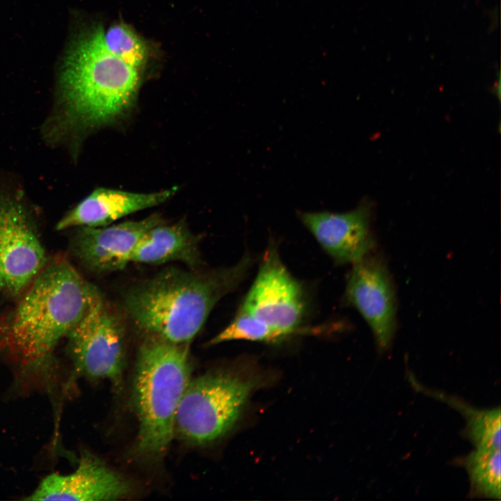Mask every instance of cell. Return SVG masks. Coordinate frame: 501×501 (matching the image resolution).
I'll return each instance as SVG.
<instances>
[{
  "label": "cell",
  "mask_w": 501,
  "mask_h": 501,
  "mask_svg": "<svg viewBox=\"0 0 501 501\" xmlns=\"http://www.w3.org/2000/svg\"><path fill=\"white\" fill-rule=\"evenodd\" d=\"M103 31L100 24L82 28L64 55L41 128L51 147L77 152L89 134L122 120L135 104L143 73L107 50Z\"/></svg>",
  "instance_id": "6da1fadb"
},
{
  "label": "cell",
  "mask_w": 501,
  "mask_h": 501,
  "mask_svg": "<svg viewBox=\"0 0 501 501\" xmlns=\"http://www.w3.org/2000/svg\"><path fill=\"white\" fill-rule=\"evenodd\" d=\"M253 264L246 253L234 265L209 271L166 269L132 286L124 307L145 336L190 343L216 304L234 290Z\"/></svg>",
  "instance_id": "7a4b0ae2"
},
{
  "label": "cell",
  "mask_w": 501,
  "mask_h": 501,
  "mask_svg": "<svg viewBox=\"0 0 501 501\" xmlns=\"http://www.w3.org/2000/svg\"><path fill=\"white\" fill-rule=\"evenodd\" d=\"M8 317L3 343L28 369L44 368L64 337L102 296L65 259L47 263Z\"/></svg>",
  "instance_id": "3957f363"
},
{
  "label": "cell",
  "mask_w": 501,
  "mask_h": 501,
  "mask_svg": "<svg viewBox=\"0 0 501 501\" xmlns=\"http://www.w3.org/2000/svg\"><path fill=\"white\" fill-rule=\"evenodd\" d=\"M189 345L145 336L139 347L132 389L138 424L133 452L139 459L160 460L173 440L176 412L191 380Z\"/></svg>",
  "instance_id": "277c9868"
},
{
  "label": "cell",
  "mask_w": 501,
  "mask_h": 501,
  "mask_svg": "<svg viewBox=\"0 0 501 501\" xmlns=\"http://www.w3.org/2000/svg\"><path fill=\"white\" fill-rule=\"evenodd\" d=\"M308 310L304 286L288 271L271 243L233 319L209 344L230 340L277 343L320 332L321 328L306 326Z\"/></svg>",
  "instance_id": "5b68a950"
},
{
  "label": "cell",
  "mask_w": 501,
  "mask_h": 501,
  "mask_svg": "<svg viewBox=\"0 0 501 501\" xmlns=\"http://www.w3.org/2000/svg\"><path fill=\"white\" fill-rule=\"evenodd\" d=\"M255 378L219 370L191 379L178 406L174 433L200 445L226 434L239 419Z\"/></svg>",
  "instance_id": "8992f818"
},
{
  "label": "cell",
  "mask_w": 501,
  "mask_h": 501,
  "mask_svg": "<svg viewBox=\"0 0 501 501\" xmlns=\"http://www.w3.org/2000/svg\"><path fill=\"white\" fill-rule=\"evenodd\" d=\"M46 261L23 189L0 174V291L22 294Z\"/></svg>",
  "instance_id": "52a82bcc"
},
{
  "label": "cell",
  "mask_w": 501,
  "mask_h": 501,
  "mask_svg": "<svg viewBox=\"0 0 501 501\" xmlns=\"http://www.w3.org/2000/svg\"><path fill=\"white\" fill-rule=\"evenodd\" d=\"M67 348L77 374L107 379L118 392L125 363V333L117 312L102 296L67 336Z\"/></svg>",
  "instance_id": "ba28073f"
},
{
  "label": "cell",
  "mask_w": 501,
  "mask_h": 501,
  "mask_svg": "<svg viewBox=\"0 0 501 501\" xmlns=\"http://www.w3.org/2000/svg\"><path fill=\"white\" fill-rule=\"evenodd\" d=\"M345 301L371 328L380 351L387 349L395 331V294L383 258L370 253L353 264L347 278Z\"/></svg>",
  "instance_id": "9c48e42d"
},
{
  "label": "cell",
  "mask_w": 501,
  "mask_h": 501,
  "mask_svg": "<svg viewBox=\"0 0 501 501\" xmlns=\"http://www.w3.org/2000/svg\"><path fill=\"white\" fill-rule=\"evenodd\" d=\"M131 484L94 454L84 452L69 474L46 476L24 500H113L131 491Z\"/></svg>",
  "instance_id": "30bf717a"
},
{
  "label": "cell",
  "mask_w": 501,
  "mask_h": 501,
  "mask_svg": "<svg viewBox=\"0 0 501 501\" xmlns=\"http://www.w3.org/2000/svg\"><path fill=\"white\" fill-rule=\"evenodd\" d=\"M163 221L159 215L153 214L138 221L78 228L72 240V252L91 271L121 270L131 262L133 253L143 234Z\"/></svg>",
  "instance_id": "8fae6325"
},
{
  "label": "cell",
  "mask_w": 501,
  "mask_h": 501,
  "mask_svg": "<svg viewBox=\"0 0 501 501\" xmlns=\"http://www.w3.org/2000/svg\"><path fill=\"white\" fill-rule=\"evenodd\" d=\"M370 207L361 203L345 213L299 212L298 217L324 252L337 264H354L370 253Z\"/></svg>",
  "instance_id": "7c38bea8"
},
{
  "label": "cell",
  "mask_w": 501,
  "mask_h": 501,
  "mask_svg": "<svg viewBox=\"0 0 501 501\" xmlns=\"http://www.w3.org/2000/svg\"><path fill=\"white\" fill-rule=\"evenodd\" d=\"M177 187L138 193L100 187L93 190L57 222L56 229L100 227L131 214L159 205L170 198Z\"/></svg>",
  "instance_id": "4fadbf2b"
},
{
  "label": "cell",
  "mask_w": 501,
  "mask_h": 501,
  "mask_svg": "<svg viewBox=\"0 0 501 501\" xmlns=\"http://www.w3.org/2000/svg\"><path fill=\"white\" fill-rule=\"evenodd\" d=\"M160 264L181 262L197 269L202 263L198 238L184 222L163 221L147 230L139 239L131 262Z\"/></svg>",
  "instance_id": "5bb4252c"
},
{
  "label": "cell",
  "mask_w": 501,
  "mask_h": 501,
  "mask_svg": "<svg viewBox=\"0 0 501 501\" xmlns=\"http://www.w3.org/2000/svg\"><path fill=\"white\" fill-rule=\"evenodd\" d=\"M462 413L466 421L467 437L475 447L500 449L501 422L500 407L478 409L463 401L440 392H431Z\"/></svg>",
  "instance_id": "9a60e30c"
},
{
  "label": "cell",
  "mask_w": 501,
  "mask_h": 501,
  "mask_svg": "<svg viewBox=\"0 0 501 501\" xmlns=\"http://www.w3.org/2000/svg\"><path fill=\"white\" fill-rule=\"evenodd\" d=\"M500 449L475 447L463 460L473 497L500 500Z\"/></svg>",
  "instance_id": "2e32d148"
},
{
  "label": "cell",
  "mask_w": 501,
  "mask_h": 501,
  "mask_svg": "<svg viewBox=\"0 0 501 501\" xmlns=\"http://www.w3.org/2000/svg\"><path fill=\"white\" fill-rule=\"evenodd\" d=\"M107 50L132 67L144 72L152 56L150 42L124 22L112 24L103 31Z\"/></svg>",
  "instance_id": "e0dca14e"
}]
</instances>
